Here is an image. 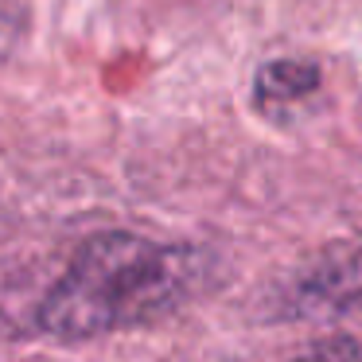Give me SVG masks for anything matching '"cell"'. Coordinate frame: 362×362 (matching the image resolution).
Masks as SVG:
<instances>
[{
  "label": "cell",
  "instance_id": "4",
  "mask_svg": "<svg viewBox=\"0 0 362 362\" xmlns=\"http://www.w3.org/2000/svg\"><path fill=\"white\" fill-rule=\"evenodd\" d=\"M288 362H362V343L351 335H327L304 346L300 354H292Z\"/></svg>",
  "mask_w": 362,
  "mask_h": 362
},
{
  "label": "cell",
  "instance_id": "3",
  "mask_svg": "<svg viewBox=\"0 0 362 362\" xmlns=\"http://www.w3.org/2000/svg\"><path fill=\"white\" fill-rule=\"evenodd\" d=\"M320 86V71L300 59H276V63L261 66L257 82H253V98L261 110H284V105H300L304 98L315 94Z\"/></svg>",
  "mask_w": 362,
  "mask_h": 362
},
{
  "label": "cell",
  "instance_id": "5",
  "mask_svg": "<svg viewBox=\"0 0 362 362\" xmlns=\"http://www.w3.org/2000/svg\"><path fill=\"white\" fill-rule=\"evenodd\" d=\"M20 40H24V20L12 8H0V66L20 51Z\"/></svg>",
  "mask_w": 362,
  "mask_h": 362
},
{
  "label": "cell",
  "instance_id": "2",
  "mask_svg": "<svg viewBox=\"0 0 362 362\" xmlns=\"http://www.w3.org/2000/svg\"><path fill=\"white\" fill-rule=\"evenodd\" d=\"M362 308V238L312 253L273 292V320H339Z\"/></svg>",
  "mask_w": 362,
  "mask_h": 362
},
{
  "label": "cell",
  "instance_id": "1",
  "mask_svg": "<svg viewBox=\"0 0 362 362\" xmlns=\"http://www.w3.org/2000/svg\"><path fill=\"white\" fill-rule=\"evenodd\" d=\"M222 261L203 245L152 242L129 230L86 238L43 292L35 323L51 339H98L183 312L218 284Z\"/></svg>",
  "mask_w": 362,
  "mask_h": 362
}]
</instances>
